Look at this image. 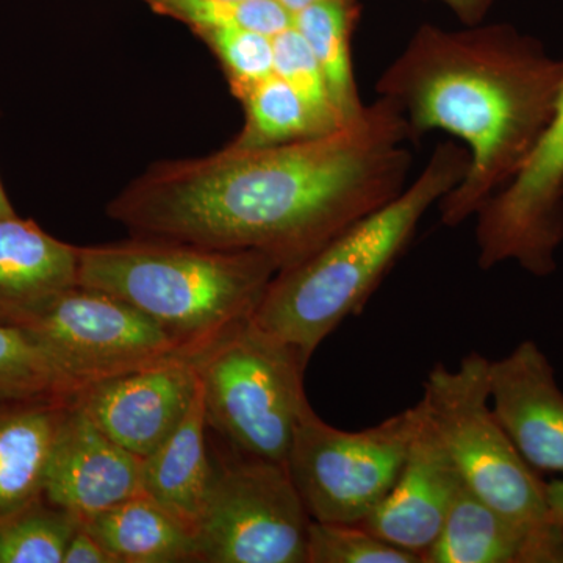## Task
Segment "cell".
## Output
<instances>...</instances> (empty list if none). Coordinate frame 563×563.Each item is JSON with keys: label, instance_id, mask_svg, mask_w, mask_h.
Instances as JSON below:
<instances>
[{"label": "cell", "instance_id": "obj_1", "mask_svg": "<svg viewBox=\"0 0 563 563\" xmlns=\"http://www.w3.org/2000/svg\"><path fill=\"white\" fill-rule=\"evenodd\" d=\"M407 143L409 122L379 96L325 135L154 166L109 214L139 239L261 252L280 272L406 190Z\"/></svg>", "mask_w": 563, "mask_h": 563}, {"label": "cell", "instance_id": "obj_2", "mask_svg": "<svg viewBox=\"0 0 563 563\" xmlns=\"http://www.w3.org/2000/svg\"><path fill=\"white\" fill-rule=\"evenodd\" d=\"M562 80L563 60L514 25L417 29L376 91L401 109L415 143L443 131L468 146V172L439 202L444 225L470 220L517 177L551 120Z\"/></svg>", "mask_w": 563, "mask_h": 563}, {"label": "cell", "instance_id": "obj_3", "mask_svg": "<svg viewBox=\"0 0 563 563\" xmlns=\"http://www.w3.org/2000/svg\"><path fill=\"white\" fill-rule=\"evenodd\" d=\"M468 166L470 152L461 144H437L398 198L344 229L306 261L277 272L252 322L310 362L347 317L362 312L409 246L422 217L461 184Z\"/></svg>", "mask_w": 563, "mask_h": 563}, {"label": "cell", "instance_id": "obj_4", "mask_svg": "<svg viewBox=\"0 0 563 563\" xmlns=\"http://www.w3.org/2000/svg\"><path fill=\"white\" fill-rule=\"evenodd\" d=\"M277 272L261 252L166 240L79 247L80 287L135 307L192 357L250 320Z\"/></svg>", "mask_w": 563, "mask_h": 563}, {"label": "cell", "instance_id": "obj_5", "mask_svg": "<svg viewBox=\"0 0 563 563\" xmlns=\"http://www.w3.org/2000/svg\"><path fill=\"white\" fill-rule=\"evenodd\" d=\"M488 365L479 352L455 368L435 363L420 401L465 487L536 539L550 563H563V532L550 514L547 481L521 457L496 417Z\"/></svg>", "mask_w": 563, "mask_h": 563}, {"label": "cell", "instance_id": "obj_6", "mask_svg": "<svg viewBox=\"0 0 563 563\" xmlns=\"http://www.w3.org/2000/svg\"><path fill=\"white\" fill-rule=\"evenodd\" d=\"M251 318L198 357L207 422L236 453L285 465L312 409L303 390L309 362Z\"/></svg>", "mask_w": 563, "mask_h": 563}, {"label": "cell", "instance_id": "obj_7", "mask_svg": "<svg viewBox=\"0 0 563 563\" xmlns=\"http://www.w3.org/2000/svg\"><path fill=\"white\" fill-rule=\"evenodd\" d=\"M420 402L362 431H343L313 409L296 429L285 468L313 521L358 525L398 479Z\"/></svg>", "mask_w": 563, "mask_h": 563}, {"label": "cell", "instance_id": "obj_8", "mask_svg": "<svg viewBox=\"0 0 563 563\" xmlns=\"http://www.w3.org/2000/svg\"><path fill=\"white\" fill-rule=\"evenodd\" d=\"M233 453L196 521L199 562L307 563L312 518L285 465Z\"/></svg>", "mask_w": 563, "mask_h": 563}, {"label": "cell", "instance_id": "obj_9", "mask_svg": "<svg viewBox=\"0 0 563 563\" xmlns=\"http://www.w3.org/2000/svg\"><path fill=\"white\" fill-rule=\"evenodd\" d=\"M21 329L80 388L187 355L135 307L80 285L62 292Z\"/></svg>", "mask_w": 563, "mask_h": 563}, {"label": "cell", "instance_id": "obj_10", "mask_svg": "<svg viewBox=\"0 0 563 563\" xmlns=\"http://www.w3.org/2000/svg\"><path fill=\"white\" fill-rule=\"evenodd\" d=\"M474 217L481 268L515 262L536 277L558 268L563 244V80L531 157Z\"/></svg>", "mask_w": 563, "mask_h": 563}, {"label": "cell", "instance_id": "obj_11", "mask_svg": "<svg viewBox=\"0 0 563 563\" xmlns=\"http://www.w3.org/2000/svg\"><path fill=\"white\" fill-rule=\"evenodd\" d=\"M198 357L176 355L88 385L76 402L113 442L147 457L190 410L199 387Z\"/></svg>", "mask_w": 563, "mask_h": 563}, {"label": "cell", "instance_id": "obj_12", "mask_svg": "<svg viewBox=\"0 0 563 563\" xmlns=\"http://www.w3.org/2000/svg\"><path fill=\"white\" fill-rule=\"evenodd\" d=\"M143 459L113 442L74 399L62 422L43 498L81 521L141 493Z\"/></svg>", "mask_w": 563, "mask_h": 563}, {"label": "cell", "instance_id": "obj_13", "mask_svg": "<svg viewBox=\"0 0 563 563\" xmlns=\"http://www.w3.org/2000/svg\"><path fill=\"white\" fill-rule=\"evenodd\" d=\"M421 417L398 479L363 528L393 547L424 555L442 531L463 481L421 401Z\"/></svg>", "mask_w": 563, "mask_h": 563}, {"label": "cell", "instance_id": "obj_14", "mask_svg": "<svg viewBox=\"0 0 563 563\" xmlns=\"http://www.w3.org/2000/svg\"><path fill=\"white\" fill-rule=\"evenodd\" d=\"M490 402L518 453L540 474L563 477V391L539 344L526 340L488 365Z\"/></svg>", "mask_w": 563, "mask_h": 563}, {"label": "cell", "instance_id": "obj_15", "mask_svg": "<svg viewBox=\"0 0 563 563\" xmlns=\"http://www.w3.org/2000/svg\"><path fill=\"white\" fill-rule=\"evenodd\" d=\"M79 285V247L35 221L0 218V324L21 328L62 292Z\"/></svg>", "mask_w": 563, "mask_h": 563}, {"label": "cell", "instance_id": "obj_16", "mask_svg": "<svg viewBox=\"0 0 563 563\" xmlns=\"http://www.w3.org/2000/svg\"><path fill=\"white\" fill-rule=\"evenodd\" d=\"M74 399H0V525L43 499L55 442Z\"/></svg>", "mask_w": 563, "mask_h": 563}, {"label": "cell", "instance_id": "obj_17", "mask_svg": "<svg viewBox=\"0 0 563 563\" xmlns=\"http://www.w3.org/2000/svg\"><path fill=\"white\" fill-rule=\"evenodd\" d=\"M206 399L199 379L198 393L184 421L154 451L143 459L141 493L172 512L195 532L214 477L207 453Z\"/></svg>", "mask_w": 563, "mask_h": 563}, {"label": "cell", "instance_id": "obj_18", "mask_svg": "<svg viewBox=\"0 0 563 563\" xmlns=\"http://www.w3.org/2000/svg\"><path fill=\"white\" fill-rule=\"evenodd\" d=\"M422 563H550L540 543L465 484Z\"/></svg>", "mask_w": 563, "mask_h": 563}, {"label": "cell", "instance_id": "obj_19", "mask_svg": "<svg viewBox=\"0 0 563 563\" xmlns=\"http://www.w3.org/2000/svg\"><path fill=\"white\" fill-rule=\"evenodd\" d=\"M84 526L114 563L199 562L190 526L143 493L92 515Z\"/></svg>", "mask_w": 563, "mask_h": 563}, {"label": "cell", "instance_id": "obj_20", "mask_svg": "<svg viewBox=\"0 0 563 563\" xmlns=\"http://www.w3.org/2000/svg\"><path fill=\"white\" fill-rule=\"evenodd\" d=\"M361 2L324 0L292 14L296 29L312 49L333 109L344 124L365 109L355 84L352 65V35L361 18Z\"/></svg>", "mask_w": 563, "mask_h": 563}, {"label": "cell", "instance_id": "obj_21", "mask_svg": "<svg viewBox=\"0 0 563 563\" xmlns=\"http://www.w3.org/2000/svg\"><path fill=\"white\" fill-rule=\"evenodd\" d=\"M236 96L246 109V124L231 146L254 150L331 133L322 128L301 96L276 74Z\"/></svg>", "mask_w": 563, "mask_h": 563}, {"label": "cell", "instance_id": "obj_22", "mask_svg": "<svg viewBox=\"0 0 563 563\" xmlns=\"http://www.w3.org/2000/svg\"><path fill=\"white\" fill-rule=\"evenodd\" d=\"M80 390L27 332L0 324V399H76Z\"/></svg>", "mask_w": 563, "mask_h": 563}, {"label": "cell", "instance_id": "obj_23", "mask_svg": "<svg viewBox=\"0 0 563 563\" xmlns=\"http://www.w3.org/2000/svg\"><path fill=\"white\" fill-rule=\"evenodd\" d=\"M84 521L40 499L0 525V563H63Z\"/></svg>", "mask_w": 563, "mask_h": 563}, {"label": "cell", "instance_id": "obj_24", "mask_svg": "<svg viewBox=\"0 0 563 563\" xmlns=\"http://www.w3.org/2000/svg\"><path fill=\"white\" fill-rule=\"evenodd\" d=\"M161 9L196 29H242L274 36L291 27L292 14L277 0H158Z\"/></svg>", "mask_w": 563, "mask_h": 563}, {"label": "cell", "instance_id": "obj_25", "mask_svg": "<svg viewBox=\"0 0 563 563\" xmlns=\"http://www.w3.org/2000/svg\"><path fill=\"white\" fill-rule=\"evenodd\" d=\"M274 74L301 96L325 131L343 128L344 122L333 109L320 65L307 41L295 27L273 36Z\"/></svg>", "mask_w": 563, "mask_h": 563}, {"label": "cell", "instance_id": "obj_26", "mask_svg": "<svg viewBox=\"0 0 563 563\" xmlns=\"http://www.w3.org/2000/svg\"><path fill=\"white\" fill-rule=\"evenodd\" d=\"M307 563H422L417 554L384 542L362 525L321 523L309 528Z\"/></svg>", "mask_w": 563, "mask_h": 563}, {"label": "cell", "instance_id": "obj_27", "mask_svg": "<svg viewBox=\"0 0 563 563\" xmlns=\"http://www.w3.org/2000/svg\"><path fill=\"white\" fill-rule=\"evenodd\" d=\"M202 33L228 69L235 95L273 76V36L242 29H213Z\"/></svg>", "mask_w": 563, "mask_h": 563}, {"label": "cell", "instance_id": "obj_28", "mask_svg": "<svg viewBox=\"0 0 563 563\" xmlns=\"http://www.w3.org/2000/svg\"><path fill=\"white\" fill-rule=\"evenodd\" d=\"M63 563H114V561L98 539L81 523L66 548Z\"/></svg>", "mask_w": 563, "mask_h": 563}, {"label": "cell", "instance_id": "obj_29", "mask_svg": "<svg viewBox=\"0 0 563 563\" xmlns=\"http://www.w3.org/2000/svg\"><path fill=\"white\" fill-rule=\"evenodd\" d=\"M453 11L463 25L481 24L495 0H437Z\"/></svg>", "mask_w": 563, "mask_h": 563}, {"label": "cell", "instance_id": "obj_30", "mask_svg": "<svg viewBox=\"0 0 563 563\" xmlns=\"http://www.w3.org/2000/svg\"><path fill=\"white\" fill-rule=\"evenodd\" d=\"M547 498L551 517L563 532V477L547 483Z\"/></svg>", "mask_w": 563, "mask_h": 563}, {"label": "cell", "instance_id": "obj_31", "mask_svg": "<svg viewBox=\"0 0 563 563\" xmlns=\"http://www.w3.org/2000/svg\"><path fill=\"white\" fill-rule=\"evenodd\" d=\"M282 3L291 14L298 13L307 7L313 5V3L324 2V0H277ZM344 2H361V0H344Z\"/></svg>", "mask_w": 563, "mask_h": 563}, {"label": "cell", "instance_id": "obj_32", "mask_svg": "<svg viewBox=\"0 0 563 563\" xmlns=\"http://www.w3.org/2000/svg\"><path fill=\"white\" fill-rule=\"evenodd\" d=\"M14 213L13 207L7 198L5 190H3L2 181H0V218L11 217Z\"/></svg>", "mask_w": 563, "mask_h": 563}, {"label": "cell", "instance_id": "obj_33", "mask_svg": "<svg viewBox=\"0 0 563 563\" xmlns=\"http://www.w3.org/2000/svg\"><path fill=\"white\" fill-rule=\"evenodd\" d=\"M157 2H158V0H157Z\"/></svg>", "mask_w": 563, "mask_h": 563}]
</instances>
